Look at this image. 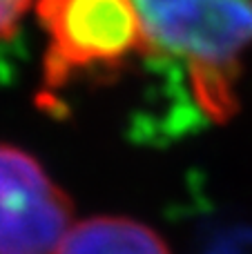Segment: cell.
Instances as JSON below:
<instances>
[{"label": "cell", "instance_id": "6da1fadb", "mask_svg": "<svg viewBox=\"0 0 252 254\" xmlns=\"http://www.w3.org/2000/svg\"><path fill=\"white\" fill-rule=\"evenodd\" d=\"M145 52L188 71L199 105L214 119L235 112L241 58L252 47V0H134Z\"/></svg>", "mask_w": 252, "mask_h": 254}, {"label": "cell", "instance_id": "7a4b0ae2", "mask_svg": "<svg viewBox=\"0 0 252 254\" xmlns=\"http://www.w3.org/2000/svg\"><path fill=\"white\" fill-rule=\"evenodd\" d=\"M47 31L45 78L61 87L76 71L116 67L145 54V34L134 0H36Z\"/></svg>", "mask_w": 252, "mask_h": 254}, {"label": "cell", "instance_id": "3957f363", "mask_svg": "<svg viewBox=\"0 0 252 254\" xmlns=\"http://www.w3.org/2000/svg\"><path fill=\"white\" fill-rule=\"evenodd\" d=\"M71 228V203L40 163L0 145V254H56Z\"/></svg>", "mask_w": 252, "mask_h": 254}, {"label": "cell", "instance_id": "277c9868", "mask_svg": "<svg viewBox=\"0 0 252 254\" xmlns=\"http://www.w3.org/2000/svg\"><path fill=\"white\" fill-rule=\"evenodd\" d=\"M56 254H170L147 225L123 216H94L71 225Z\"/></svg>", "mask_w": 252, "mask_h": 254}, {"label": "cell", "instance_id": "5b68a950", "mask_svg": "<svg viewBox=\"0 0 252 254\" xmlns=\"http://www.w3.org/2000/svg\"><path fill=\"white\" fill-rule=\"evenodd\" d=\"M31 0H0V38L13 34Z\"/></svg>", "mask_w": 252, "mask_h": 254}]
</instances>
